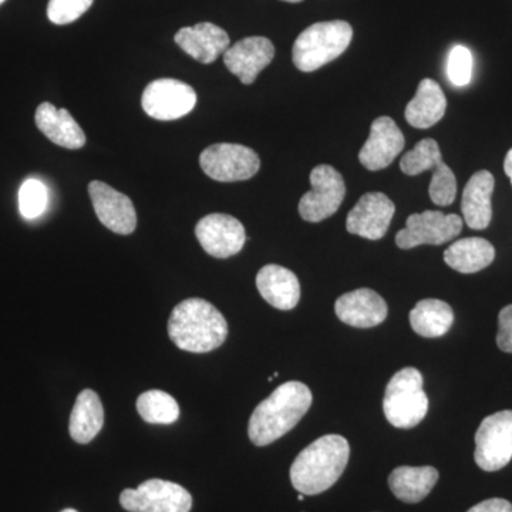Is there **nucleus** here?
<instances>
[{
	"mask_svg": "<svg viewBox=\"0 0 512 512\" xmlns=\"http://www.w3.org/2000/svg\"><path fill=\"white\" fill-rule=\"evenodd\" d=\"M312 406V392L306 384L288 382L259 403L248 424V436L258 447L284 437L303 419Z\"/></svg>",
	"mask_w": 512,
	"mask_h": 512,
	"instance_id": "obj_1",
	"label": "nucleus"
},
{
	"mask_svg": "<svg viewBox=\"0 0 512 512\" xmlns=\"http://www.w3.org/2000/svg\"><path fill=\"white\" fill-rule=\"evenodd\" d=\"M350 446L338 434L320 437L302 450L291 467V483L298 493H325L342 477L348 467Z\"/></svg>",
	"mask_w": 512,
	"mask_h": 512,
	"instance_id": "obj_2",
	"label": "nucleus"
},
{
	"mask_svg": "<svg viewBox=\"0 0 512 512\" xmlns=\"http://www.w3.org/2000/svg\"><path fill=\"white\" fill-rule=\"evenodd\" d=\"M168 336L185 352H212L228 338L227 319L212 303L200 298L187 299L171 313Z\"/></svg>",
	"mask_w": 512,
	"mask_h": 512,
	"instance_id": "obj_3",
	"label": "nucleus"
},
{
	"mask_svg": "<svg viewBox=\"0 0 512 512\" xmlns=\"http://www.w3.org/2000/svg\"><path fill=\"white\" fill-rule=\"evenodd\" d=\"M352 37V26L345 20L315 23L303 30L293 43V64L301 72H315L342 56Z\"/></svg>",
	"mask_w": 512,
	"mask_h": 512,
	"instance_id": "obj_4",
	"label": "nucleus"
},
{
	"mask_svg": "<svg viewBox=\"0 0 512 512\" xmlns=\"http://www.w3.org/2000/svg\"><path fill=\"white\" fill-rule=\"evenodd\" d=\"M384 416L397 429L419 426L429 412V397L423 390V376L414 367H404L392 377L383 400Z\"/></svg>",
	"mask_w": 512,
	"mask_h": 512,
	"instance_id": "obj_5",
	"label": "nucleus"
},
{
	"mask_svg": "<svg viewBox=\"0 0 512 512\" xmlns=\"http://www.w3.org/2000/svg\"><path fill=\"white\" fill-rule=\"evenodd\" d=\"M200 165L212 180L237 183L254 177L261 168V160L252 148L241 144L220 143L202 151Z\"/></svg>",
	"mask_w": 512,
	"mask_h": 512,
	"instance_id": "obj_6",
	"label": "nucleus"
},
{
	"mask_svg": "<svg viewBox=\"0 0 512 512\" xmlns=\"http://www.w3.org/2000/svg\"><path fill=\"white\" fill-rule=\"evenodd\" d=\"M120 504L128 512H190L192 497L180 484L153 478L136 490L126 488Z\"/></svg>",
	"mask_w": 512,
	"mask_h": 512,
	"instance_id": "obj_7",
	"label": "nucleus"
},
{
	"mask_svg": "<svg viewBox=\"0 0 512 512\" xmlns=\"http://www.w3.org/2000/svg\"><path fill=\"white\" fill-rule=\"evenodd\" d=\"M474 460L484 471L501 470L512 460V410L485 417L476 433Z\"/></svg>",
	"mask_w": 512,
	"mask_h": 512,
	"instance_id": "obj_8",
	"label": "nucleus"
},
{
	"mask_svg": "<svg viewBox=\"0 0 512 512\" xmlns=\"http://www.w3.org/2000/svg\"><path fill=\"white\" fill-rule=\"evenodd\" d=\"M311 191L299 201V214L308 222H320L339 210L346 195L342 175L330 165H318L311 173Z\"/></svg>",
	"mask_w": 512,
	"mask_h": 512,
	"instance_id": "obj_9",
	"label": "nucleus"
},
{
	"mask_svg": "<svg viewBox=\"0 0 512 512\" xmlns=\"http://www.w3.org/2000/svg\"><path fill=\"white\" fill-rule=\"evenodd\" d=\"M197 104V93L190 84L175 79L151 82L141 97V106L151 119L174 121L187 116Z\"/></svg>",
	"mask_w": 512,
	"mask_h": 512,
	"instance_id": "obj_10",
	"label": "nucleus"
},
{
	"mask_svg": "<svg viewBox=\"0 0 512 512\" xmlns=\"http://www.w3.org/2000/svg\"><path fill=\"white\" fill-rule=\"evenodd\" d=\"M463 218L440 211H424L407 218L406 228L396 235L400 249H412L419 245H443L460 235Z\"/></svg>",
	"mask_w": 512,
	"mask_h": 512,
	"instance_id": "obj_11",
	"label": "nucleus"
},
{
	"mask_svg": "<svg viewBox=\"0 0 512 512\" xmlns=\"http://www.w3.org/2000/svg\"><path fill=\"white\" fill-rule=\"evenodd\" d=\"M201 247L214 258L225 259L241 252L247 241L244 225L227 214H210L195 227Z\"/></svg>",
	"mask_w": 512,
	"mask_h": 512,
	"instance_id": "obj_12",
	"label": "nucleus"
},
{
	"mask_svg": "<svg viewBox=\"0 0 512 512\" xmlns=\"http://www.w3.org/2000/svg\"><path fill=\"white\" fill-rule=\"evenodd\" d=\"M90 200L94 212L104 227L114 234L130 235L137 227V212L133 201L123 192L114 190L103 181H92L89 184Z\"/></svg>",
	"mask_w": 512,
	"mask_h": 512,
	"instance_id": "obj_13",
	"label": "nucleus"
},
{
	"mask_svg": "<svg viewBox=\"0 0 512 512\" xmlns=\"http://www.w3.org/2000/svg\"><path fill=\"white\" fill-rule=\"evenodd\" d=\"M394 211L396 205L387 195L383 192H369L349 212L346 229L357 237L379 241L387 234Z\"/></svg>",
	"mask_w": 512,
	"mask_h": 512,
	"instance_id": "obj_14",
	"label": "nucleus"
},
{
	"mask_svg": "<svg viewBox=\"0 0 512 512\" xmlns=\"http://www.w3.org/2000/svg\"><path fill=\"white\" fill-rule=\"evenodd\" d=\"M274 57L275 47L271 40L251 36L229 46L224 53V63L229 72L235 74L242 83L252 84Z\"/></svg>",
	"mask_w": 512,
	"mask_h": 512,
	"instance_id": "obj_15",
	"label": "nucleus"
},
{
	"mask_svg": "<svg viewBox=\"0 0 512 512\" xmlns=\"http://www.w3.org/2000/svg\"><path fill=\"white\" fill-rule=\"evenodd\" d=\"M404 136L396 121L390 117H379L373 121L370 136L359 153V160L369 171H380L389 167L402 153Z\"/></svg>",
	"mask_w": 512,
	"mask_h": 512,
	"instance_id": "obj_16",
	"label": "nucleus"
},
{
	"mask_svg": "<svg viewBox=\"0 0 512 512\" xmlns=\"http://www.w3.org/2000/svg\"><path fill=\"white\" fill-rule=\"evenodd\" d=\"M335 312L346 325L370 329L386 320L389 308L379 293L362 288L340 296L335 303Z\"/></svg>",
	"mask_w": 512,
	"mask_h": 512,
	"instance_id": "obj_17",
	"label": "nucleus"
},
{
	"mask_svg": "<svg viewBox=\"0 0 512 512\" xmlns=\"http://www.w3.org/2000/svg\"><path fill=\"white\" fill-rule=\"evenodd\" d=\"M174 40L188 56L204 64L214 63L227 52L231 43L228 33L210 22L180 29Z\"/></svg>",
	"mask_w": 512,
	"mask_h": 512,
	"instance_id": "obj_18",
	"label": "nucleus"
},
{
	"mask_svg": "<svg viewBox=\"0 0 512 512\" xmlns=\"http://www.w3.org/2000/svg\"><path fill=\"white\" fill-rule=\"evenodd\" d=\"M256 288L262 298L279 311H291L301 299L298 278L284 266H264L256 275Z\"/></svg>",
	"mask_w": 512,
	"mask_h": 512,
	"instance_id": "obj_19",
	"label": "nucleus"
},
{
	"mask_svg": "<svg viewBox=\"0 0 512 512\" xmlns=\"http://www.w3.org/2000/svg\"><path fill=\"white\" fill-rule=\"evenodd\" d=\"M35 121L37 128L59 147L79 150L86 144V134L69 110L42 103L37 107Z\"/></svg>",
	"mask_w": 512,
	"mask_h": 512,
	"instance_id": "obj_20",
	"label": "nucleus"
},
{
	"mask_svg": "<svg viewBox=\"0 0 512 512\" xmlns=\"http://www.w3.org/2000/svg\"><path fill=\"white\" fill-rule=\"evenodd\" d=\"M495 187L494 175L487 170L478 171L468 181L461 200V212L464 222L471 229H485L493 218V197Z\"/></svg>",
	"mask_w": 512,
	"mask_h": 512,
	"instance_id": "obj_21",
	"label": "nucleus"
},
{
	"mask_svg": "<svg viewBox=\"0 0 512 512\" xmlns=\"http://www.w3.org/2000/svg\"><path fill=\"white\" fill-rule=\"evenodd\" d=\"M439 481V471L434 467L394 468L389 476V487L397 500L406 504H417L433 491Z\"/></svg>",
	"mask_w": 512,
	"mask_h": 512,
	"instance_id": "obj_22",
	"label": "nucleus"
},
{
	"mask_svg": "<svg viewBox=\"0 0 512 512\" xmlns=\"http://www.w3.org/2000/svg\"><path fill=\"white\" fill-rule=\"evenodd\" d=\"M447 99L440 84L431 79L421 80L416 96L406 107V120L416 128H430L446 114Z\"/></svg>",
	"mask_w": 512,
	"mask_h": 512,
	"instance_id": "obj_23",
	"label": "nucleus"
},
{
	"mask_svg": "<svg viewBox=\"0 0 512 512\" xmlns=\"http://www.w3.org/2000/svg\"><path fill=\"white\" fill-rule=\"evenodd\" d=\"M104 426V409L99 394L86 389L77 396L69 431L72 439L79 444H89Z\"/></svg>",
	"mask_w": 512,
	"mask_h": 512,
	"instance_id": "obj_24",
	"label": "nucleus"
},
{
	"mask_svg": "<svg viewBox=\"0 0 512 512\" xmlns=\"http://www.w3.org/2000/svg\"><path fill=\"white\" fill-rule=\"evenodd\" d=\"M495 249L484 238H464L444 252V261L460 274H476L493 264Z\"/></svg>",
	"mask_w": 512,
	"mask_h": 512,
	"instance_id": "obj_25",
	"label": "nucleus"
},
{
	"mask_svg": "<svg viewBox=\"0 0 512 512\" xmlns=\"http://www.w3.org/2000/svg\"><path fill=\"white\" fill-rule=\"evenodd\" d=\"M453 323V309L440 299H423L410 312V325L423 338H441Z\"/></svg>",
	"mask_w": 512,
	"mask_h": 512,
	"instance_id": "obj_26",
	"label": "nucleus"
},
{
	"mask_svg": "<svg viewBox=\"0 0 512 512\" xmlns=\"http://www.w3.org/2000/svg\"><path fill=\"white\" fill-rule=\"evenodd\" d=\"M137 412L150 424H173L180 417V406L173 396L161 390H148L137 399Z\"/></svg>",
	"mask_w": 512,
	"mask_h": 512,
	"instance_id": "obj_27",
	"label": "nucleus"
},
{
	"mask_svg": "<svg viewBox=\"0 0 512 512\" xmlns=\"http://www.w3.org/2000/svg\"><path fill=\"white\" fill-rule=\"evenodd\" d=\"M441 161L443 157H441L439 143L433 138H424L402 158L400 168L406 175H419L426 171H433Z\"/></svg>",
	"mask_w": 512,
	"mask_h": 512,
	"instance_id": "obj_28",
	"label": "nucleus"
},
{
	"mask_svg": "<svg viewBox=\"0 0 512 512\" xmlns=\"http://www.w3.org/2000/svg\"><path fill=\"white\" fill-rule=\"evenodd\" d=\"M49 191L40 180L29 178L19 190V210L26 220H36L46 211Z\"/></svg>",
	"mask_w": 512,
	"mask_h": 512,
	"instance_id": "obj_29",
	"label": "nucleus"
},
{
	"mask_svg": "<svg viewBox=\"0 0 512 512\" xmlns=\"http://www.w3.org/2000/svg\"><path fill=\"white\" fill-rule=\"evenodd\" d=\"M430 183L431 201L440 207H448L457 197V180L453 170L444 161L436 165Z\"/></svg>",
	"mask_w": 512,
	"mask_h": 512,
	"instance_id": "obj_30",
	"label": "nucleus"
},
{
	"mask_svg": "<svg viewBox=\"0 0 512 512\" xmlns=\"http://www.w3.org/2000/svg\"><path fill=\"white\" fill-rule=\"evenodd\" d=\"M447 76L457 87L467 86L473 76V55L466 46H454L447 59Z\"/></svg>",
	"mask_w": 512,
	"mask_h": 512,
	"instance_id": "obj_31",
	"label": "nucleus"
},
{
	"mask_svg": "<svg viewBox=\"0 0 512 512\" xmlns=\"http://www.w3.org/2000/svg\"><path fill=\"white\" fill-rule=\"evenodd\" d=\"M94 0H49L47 18L55 25H69L92 8Z\"/></svg>",
	"mask_w": 512,
	"mask_h": 512,
	"instance_id": "obj_32",
	"label": "nucleus"
},
{
	"mask_svg": "<svg viewBox=\"0 0 512 512\" xmlns=\"http://www.w3.org/2000/svg\"><path fill=\"white\" fill-rule=\"evenodd\" d=\"M498 348L505 353H512V305L505 306L498 316Z\"/></svg>",
	"mask_w": 512,
	"mask_h": 512,
	"instance_id": "obj_33",
	"label": "nucleus"
},
{
	"mask_svg": "<svg viewBox=\"0 0 512 512\" xmlns=\"http://www.w3.org/2000/svg\"><path fill=\"white\" fill-rule=\"evenodd\" d=\"M467 512H512V504L503 498H491V500L474 505Z\"/></svg>",
	"mask_w": 512,
	"mask_h": 512,
	"instance_id": "obj_34",
	"label": "nucleus"
},
{
	"mask_svg": "<svg viewBox=\"0 0 512 512\" xmlns=\"http://www.w3.org/2000/svg\"><path fill=\"white\" fill-rule=\"evenodd\" d=\"M504 171L507 177L510 178L512 184V148L508 151L507 156H505Z\"/></svg>",
	"mask_w": 512,
	"mask_h": 512,
	"instance_id": "obj_35",
	"label": "nucleus"
},
{
	"mask_svg": "<svg viewBox=\"0 0 512 512\" xmlns=\"http://www.w3.org/2000/svg\"><path fill=\"white\" fill-rule=\"evenodd\" d=\"M282 2L299 3V2H302V0H282Z\"/></svg>",
	"mask_w": 512,
	"mask_h": 512,
	"instance_id": "obj_36",
	"label": "nucleus"
},
{
	"mask_svg": "<svg viewBox=\"0 0 512 512\" xmlns=\"http://www.w3.org/2000/svg\"><path fill=\"white\" fill-rule=\"evenodd\" d=\"M303 498H305V494H301V493H299V495H298V500H299V501H303Z\"/></svg>",
	"mask_w": 512,
	"mask_h": 512,
	"instance_id": "obj_37",
	"label": "nucleus"
},
{
	"mask_svg": "<svg viewBox=\"0 0 512 512\" xmlns=\"http://www.w3.org/2000/svg\"><path fill=\"white\" fill-rule=\"evenodd\" d=\"M62 512H77V511L73 510V508H67V510H63Z\"/></svg>",
	"mask_w": 512,
	"mask_h": 512,
	"instance_id": "obj_38",
	"label": "nucleus"
},
{
	"mask_svg": "<svg viewBox=\"0 0 512 512\" xmlns=\"http://www.w3.org/2000/svg\"><path fill=\"white\" fill-rule=\"evenodd\" d=\"M6 0H0V5H2V3H5Z\"/></svg>",
	"mask_w": 512,
	"mask_h": 512,
	"instance_id": "obj_39",
	"label": "nucleus"
}]
</instances>
